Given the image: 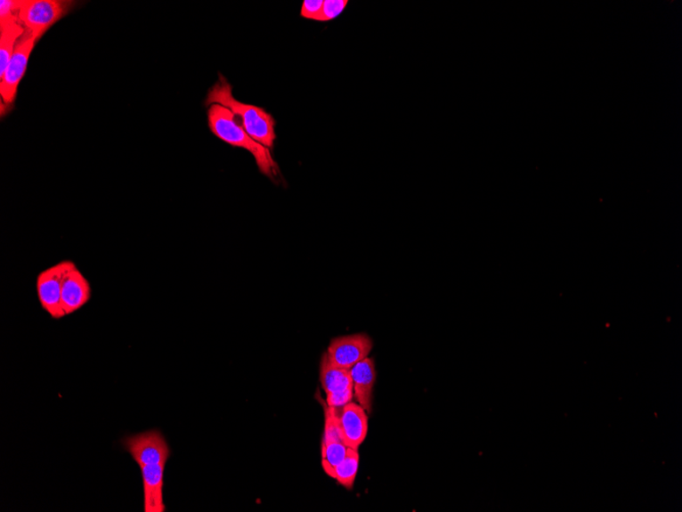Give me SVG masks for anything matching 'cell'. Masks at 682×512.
<instances>
[{
	"instance_id": "cell-1",
	"label": "cell",
	"mask_w": 682,
	"mask_h": 512,
	"mask_svg": "<svg viewBox=\"0 0 682 512\" xmlns=\"http://www.w3.org/2000/svg\"><path fill=\"white\" fill-rule=\"evenodd\" d=\"M215 85L208 90L205 105L210 107L218 103L231 110L240 126L246 133L268 149H273L276 140V121L266 110L253 105H246L233 96V88L222 74Z\"/></svg>"
},
{
	"instance_id": "cell-2",
	"label": "cell",
	"mask_w": 682,
	"mask_h": 512,
	"mask_svg": "<svg viewBox=\"0 0 682 512\" xmlns=\"http://www.w3.org/2000/svg\"><path fill=\"white\" fill-rule=\"evenodd\" d=\"M208 128L215 137L234 148L249 151L255 158L257 168L263 175L278 183L281 177L280 166L274 161L271 150L250 137L243 129L231 110L214 103L207 110Z\"/></svg>"
},
{
	"instance_id": "cell-3",
	"label": "cell",
	"mask_w": 682,
	"mask_h": 512,
	"mask_svg": "<svg viewBox=\"0 0 682 512\" xmlns=\"http://www.w3.org/2000/svg\"><path fill=\"white\" fill-rule=\"evenodd\" d=\"M77 4L69 0H23L19 12V22L38 43Z\"/></svg>"
},
{
	"instance_id": "cell-4",
	"label": "cell",
	"mask_w": 682,
	"mask_h": 512,
	"mask_svg": "<svg viewBox=\"0 0 682 512\" xmlns=\"http://www.w3.org/2000/svg\"><path fill=\"white\" fill-rule=\"evenodd\" d=\"M37 41L29 32L25 31L18 41L16 50L2 78H0V95H2V115L9 113L15 105L18 88L23 79L28 61Z\"/></svg>"
},
{
	"instance_id": "cell-5",
	"label": "cell",
	"mask_w": 682,
	"mask_h": 512,
	"mask_svg": "<svg viewBox=\"0 0 682 512\" xmlns=\"http://www.w3.org/2000/svg\"><path fill=\"white\" fill-rule=\"evenodd\" d=\"M74 264L71 260H62L37 275V293L40 306L54 321L66 317L61 305L62 282L69 269Z\"/></svg>"
},
{
	"instance_id": "cell-6",
	"label": "cell",
	"mask_w": 682,
	"mask_h": 512,
	"mask_svg": "<svg viewBox=\"0 0 682 512\" xmlns=\"http://www.w3.org/2000/svg\"><path fill=\"white\" fill-rule=\"evenodd\" d=\"M122 444L139 467L166 466L171 455L168 443L163 434L157 430L128 435L123 439Z\"/></svg>"
},
{
	"instance_id": "cell-7",
	"label": "cell",
	"mask_w": 682,
	"mask_h": 512,
	"mask_svg": "<svg viewBox=\"0 0 682 512\" xmlns=\"http://www.w3.org/2000/svg\"><path fill=\"white\" fill-rule=\"evenodd\" d=\"M372 349L371 337L365 334H357L333 338L326 355L333 364L341 369L351 370L353 366L367 358Z\"/></svg>"
},
{
	"instance_id": "cell-8",
	"label": "cell",
	"mask_w": 682,
	"mask_h": 512,
	"mask_svg": "<svg viewBox=\"0 0 682 512\" xmlns=\"http://www.w3.org/2000/svg\"><path fill=\"white\" fill-rule=\"evenodd\" d=\"M93 289L86 276L77 265L69 269L62 282L61 305L66 316L78 313L92 299Z\"/></svg>"
},
{
	"instance_id": "cell-9",
	"label": "cell",
	"mask_w": 682,
	"mask_h": 512,
	"mask_svg": "<svg viewBox=\"0 0 682 512\" xmlns=\"http://www.w3.org/2000/svg\"><path fill=\"white\" fill-rule=\"evenodd\" d=\"M341 441L347 448L358 450L368 434V417L360 404L347 403L339 410Z\"/></svg>"
},
{
	"instance_id": "cell-10",
	"label": "cell",
	"mask_w": 682,
	"mask_h": 512,
	"mask_svg": "<svg viewBox=\"0 0 682 512\" xmlns=\"http://www.w3.org/2000/svg\"><path fill=\"white\" fill-rule=\"evenodd\" d=\"M165 465L141 467L143 485V511L165 512L164 474Z\"/></svg>"
},
{
	"instance_id": "cell-11",
	"label": "cell",
	"mask_w": 682,
	"mask_h": 512,
	"mask_svg": "<svg viewBox=\"0 0 682 512\" xmlns=\"http://www.w3.org/2000/svg\"><path fill=\"white\" fill-rule=\"evenodd\" d=\"M353 394L366 412L372 411L373 387L376 379L375 364L371 358H365L350 370Z\"/></svg>"
},
{
	"instance_id": "cell-12",
	"label": "cell",
	"mask_w": 682,
	"mask_h": 512,
	"mask_svg": "<svg viewBox=\"0 0 682 512\" xmlns=\"http://www.w3.org/2000/svg\"><path fill=\"white\" fill-rule=\"evenodd\" d=\"M320 382H321L326 395L349 389L353 386L350 370L341 369L333 364L326 353L320 364Z\"/></svg>"
},
{
	"instance_id": "cell-13",
	"label": "cell",
	"mask_w": 682,
	"mask_h": 512,
	"mask_svg": "<svg viewBox=\"0 0 682 512\" xmlns=\"http://www.w3.org/2000/svg\"><path fill=\"white\" fill-rule=\"evenodd\" d=\"M25 33L24 27L19 20L0 25V78L3 77L16 50L18 41Z\"/></svg>"
},
{
	"instance_id": "cell-14",
	"label": "cell",
	"mask_w": 682,
	"mask_h": 512,
	"mask_svg": "<svg viewBox=\"0 0 682 512\" xmlns=\"http://www.w3.org/2000/svg\"><path fill=\"white\" fill-rule=\"evenodd\" d=\"M360 456L358 450L347 448L345 458L336 467H323L325 473L336 479L341 486L352 490L356 481Z\"/></svg>"
},
{
	"instance_id": "cell-15",
	"label": "cell",
	"mask_w": 682,
	"mask_h": 512,
	"mask_svg": "<svg viewBox=\"0 0 682 512\" xmlns=\"http://www.w3.org/2000/svg\"><path fill=\"white\" fill-rule=\"evenodd\" d=\"M331 442H343L339 428V408L326 406L322 444H329Z\"/></svg>"
},
{
	"instance_id": "cell-16",
	"label": "cell",
	"mask_w": 682,
	"mask_h": 512,
	"mask_svg": "<svg viewBox=\"0 0 682 512\" xmlns=\"http://www.w3.org/2000/svg\"><path fill=\"white\" fill-rule=\"evenodd\" d=\"M347 447L343 442H331L322 444V466L336 467L345 458Z\"/></svg>"
},
{
	"instance_id": "cell-17",
	"label": "cell",
	"mask_w": 682,
	"mask_h": 512,
	"mask_svg": "<svg viewBox=\"0 0 682 512\" xmlns=\"http://www.w3.org/2000/svg\"><path fill=\"white\" fill-rule=\"evenodd\" d=\"M347 4H349L347 0H325L317 22L325 23L336 20L345 12Z\"/></svg>"
},
{
	"instance_id": "cell-18",
	"label": "cell",
	"mask_w": 682,
	"mask_h": 512,
	"mask_svg": "<svg viewBox=\"0 0 682 512\" xmlns=\"http://www.w3.org/2000/svg\"><path fill=\"white\" fill-rule=\"evenodd\" d=\"M23 0H3L0 3V25L19 20V12Z\"/></svg>"
},
{
	"instance_id": "cell-19",
	"label": "cell",
	"mask_w": 682,
	"mask_h": 512,
	"mask_svg": "<svg viewBox=\"0 0 682 512\" xmlns=\"http://www.w3.org/2000/svg\"><path fill=\"white\" fill-rule=\"evenodd\" d=\"M353 396V386L344 391L329 394L327 395V406L341 408L350 403Z\"/></svg>"
},
{
	"instance_id": "cell-20",
	"label": "cell",
	"mask_w": 682,
	"mask_h": 512,
	"mask_svg": "<svg viewBox=\"0 0 682 512\" xmlns=\"http://www.w3.org/2000/svg\"><path fill=\"white\" fill-rule=\"evenodd\" d=\"M323 4V0H304L302 6L301 17L317 20L320 12L322 11Z\"/></svg>"
}]
</instances>
